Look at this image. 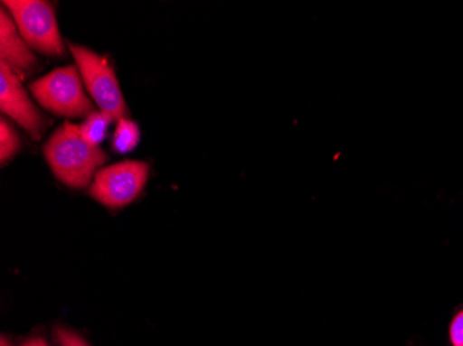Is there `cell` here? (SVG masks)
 Returning <instances> with one entry per match:
<instances>
[{
  "label": "cell",
  "instance_id": "6da1fadb",
  "mask_svg": "<svg viewBox=\"0 0 463 346\" xmlns=\"http://www.w3.org/2000/svg\"><path fill=\"white\" fill-rule=\"evenodd\" d=\"M43 154L54 176L72 189L87 187L96 171L108 163V154L83 139L80 127L71 122H64L52 135Z\"/></svg>",
  "mask_w": 463,
  "mask_h": 346
},
{
  "label": "cell",
  "instance_id": "7a4b0ae2",
  "mask_svg": "<svg viewBox=\"0 0 463 346\" xmlns=\"http://www.w3.org/2000/svg\"><path fill=\"white\" fill-rule=\"evenodd\" d=\"M82 77L75 66L53 70L33 80L31 93L43 108L67 118H82L95 113L92 100L85 95Z\"/></svg>",
  "mask_w": 463,
  "mask_h": 346
},
{
  "label": "cell",
  "instance_id": "3957f363",
  "mask_svg": "<svg viewBox=\"0 0 463 346\" xmlns=\"http://www.w3.org/2000/svg\"><path fill=\"white\" fill-rule=\"evenodd\" d=\"M2 5L9 10L18 33L30 48L48 56L66 54L52 4L43 0H6Z\"/></svg>",
  "mask_w": 463,
  "mask_h": 346
},
{
  "label": "cell",
  "instance_id": "277c9868",
  "mask_svg": "<svg viewBox=\"0 0 463 346\" xmlns=\"http://www.w3.org/2000/svg\"><path fill=\"white\" fill-rule=\"evenodd\" d=\"M70 51L74 56L90 98L98 104L100 111L113 117L114 121L127 118L128 107L125 103L116 72L109 60L85 46L74 43H70Z\"/></svg>",
  "mask_w": 463,
  "mask_h": 346
},
{
  "label": "cell",
  "instance_id": "5b68a950",
  "mask_svg": "<svg viewBox=\"0 0 463 346\" xmlns=\"http://www.w3.org/2000/svg\"><path fill=\"white\" fill-rule=\"evenodd\" d=\"M150 166L143 161H121L99 169L90 187V194L108 208L131 204L145 189Z\"/></svg>",
  "mask_w": 463,
  "mask_h": 346
},
{
  "label": "cell",
  "instance_id": "8992f818",
  "mask_svg": "<svg viewBox=\"0 0 463 346\" xmlns=\"http://www.w3.org/2000/svg\"><path fill=\"white\" fill-rule=\"evenodd\" d=\"M0 110L14 119L33 140H39L45 132L46 119L33 106L25 92L20 75L7 64L0 61Z\"/></svg>",
  "mask_w": 463,
  "mask_h": 346
},
{
  "label": "cell",
  "instance_id": "52a82bcc",
  "mask_svg": "<svg viewBox=\"0 0 463 346\" xmlns=\"http://www.w3.org/2000/svg\"><path fill=\"white\" fill-rule=\"evenodd\" d=\"M0 61L7 64L17 75L33 72L38 64L30 45L18 33L12 14L4 6L0 10Z\"/></svg>",
  "mask_w": 463,
  "mask_h": 346
},
{
  "label": "cell",
  "instance_id": "ba28073f",
  "mask_svg": "<svg viewBox=\"0 0 463 346\" xmlns=\"http://www.w3.org/2000/svg\"><path fill=\"white\" fill-rule=\"evenodd\" d=\"M113 122V117L103 113V111H95L87 117L83 124L80 125V134L90 145L99 147V145L108 136L109 127Z\"/></svg>",
  "mask_w": 463,
  "mask_h": 346
},
{
  "label": "cell",
  "instance_id": "9c48e42d",
  "mask_svg": "<svg viewBox=\"0 0 463 346\" xmlns=\"http://www.w3.org/2000/svg\"><path fill=\"white\" fill-rule=\"evenodd\" d=\"M140 142V129L137 122L128 118L119 119L117 124L116 132L113 135L114 150L119 154H127L134 150Z\"/></svg>",
  "mask_w": 463,
  "mask_h": 346
},
{
  "label": "cell",
  "instance_id": "30bf717a",
  "mask_svg": "<svg viewBox=\"0 0 463 346\" xmlns=\"http://www.w3.org/2000/svg\"><path fill=\"white\" fill-rule=\"evenodd\" d=\"M20 139L14 127L6 121L5 117L0 119V161L2 165L7 161L13 160L18 151H20Z\"/></svg>",
  "mask_w": 463,
  "mask_h": 346
},
{
  "label": "cell",
  "instance_id": "8fae6325",
  "mask_svg": "<svg viewBox=\"0 0 463 346\" xmlns=\"http://www.w3.org/2000/svg\"><path fill=\"white\" fill-rule=\"evenodd\" d=\"M54 337L59 346H90L80 334L64 327H57L54 330Z\"/></svg>",
  "mask_w": 463,
  "mask_h": 346
},
{
  "label": "cell",
  "instance_id": "7c38bea8",
  "mask_svg": "<svg viewBox=\"0 0 463 346\" xmlns=\"http://www.w3.org/2000/svg\"><path fill=\"white\" fill-rule=\"evenodd\" d=\"M449 341L452 346H463V309L452 319L449 326Z\"/></svg>",
  "mask_w": 463,
  "mask_h": 346
},
{
  "label": "cell",
  "instance_id": "4fadbf2b",
  "mask_svg": "<svg viewBox=\"0 0 463 346\" xmlns=\"http://www.w3.org/2000/svg\"><path fill=\"white\" fill-rule=\"evenodd\" d=\"M23 346H49V343L43 338H31Z\"/></svg>",
  "mask_w": 463,
  "mask_h": 346
},
{
  "label": "cell",
  "instance_id": "5bb4252c",
  "mask_svg": "<svg viewBox=\"0 0 463 346\" xmlns=\"http://www.w3.org/2000/svg\"><path fill=\"white\" fill-rule=\"evenodd\" d=\"M0 346H13V343L10 342L6 337H2V341H0Z\"/></svg>",
  "mask_w": 463,
  "mask_h": 346
}]
</instances>
